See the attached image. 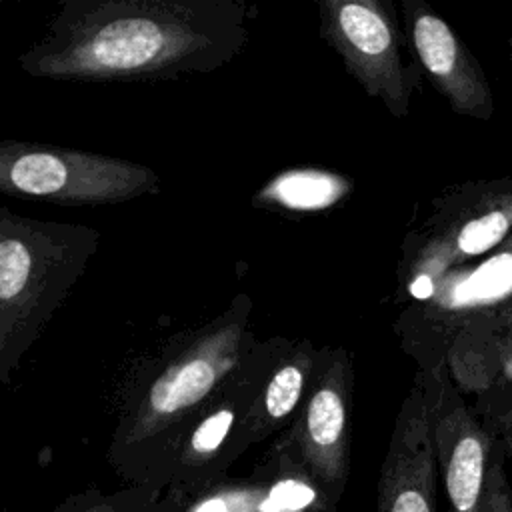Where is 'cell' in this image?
<instances>
[{
    "mask_svg": "<svg viewBox=\"0 0 512 512\" xmlns=\"http://www.w3.org/2000/svg\"><path fill=\"white\" fill-rule=\"evenodd\" d=\"M96 238L0 210V382L82 274Z\"/></svg>",
    "mask_w": 512,
    "mask_h": 512,
    "instance_id": "3",
    "label": "cell"
},
{
    "mask_svg": "<svg viewBox=\"0 0 512 512\" xmlns=\"http://www.w3.org/2000/svg\"><path fill=\"white\" fill-rule=\"evenodd\" d=\"M406 30L418 64L456 114L488 120L494 96L476 56L452 26L420 0L404 2Z\"/></svg>",
    "mask_w": 512,
    "mask_h": 512,
    "instance_id": "11",
    "label": "cell"
},
{
    "mask_svg": "<svg viewBox=\"0 0 512 512\" xmlns=\"http://www.w3.org/2000/svg\"><path fill=\"white\" fill-rule=\"evenodd\" d=\"M326 512H334V508H330V510H328V508H326Z\"/></svg>",
    "mask_w": 512,
    "mask_h": 512,
    "instance_id": "20",
    "label": "cell"
},
{
    "mask_svg": "<svg viewBox=\"0 0 512 512\" xmlns=\"http://www.w3.org/2000/svg\"><path fill=\"white\" fill-rule=\"evenodd\" d=\"M142 512H172V506H162V508H160V504L152 502V504H148Z\"/></svg>",
    "mask_w": 512,
    "mask_h": 512,
    "instance_id": "18",
    "label": "cell"
},
{
    "mask_svg": "<svg viewBox=\"0 0 512 512\" xmlns=\"http://www.w3.org/2000/svg\"><path fill=\"white\" fill-rule=\"evenodd\" d=\"M156 188V174L140 164L54 146L0 144V192L60 204H108Z\"/></svg>",
    "mask_w": 512,
    "mask_h": 512,
    "instance_id": "5",
    "label": "cell"
},
{
    "mask_svg": "<svg viewBox=\"0 0 512 512\" xmlns=\"http://www.w3.org/2000/svg\"><path fill=\"white\" fill-rule=\"evenodd\" d=\"M500 454L492 452V462L488 468L484 494L478 512H512V490L502 466Z\"/></svg>",
    "mask_w": 512,
    "mask_h": 512,
    "instance_id": "16",
    "label": "cell"
},
{
    "mask_svg": "<svg viewBox=\"0 0 512 512\" xmlns=\"http://www.w3.org/2000/svg\"><path fill=\"white\" fill-rule=\"evenodd\" d=\"M308 386L304 406L282 448L334 508L350 472L352 366L346 350H318Z\"/></svg>",
    "mask_w": 512,
    "mask_h": 512,
    "instance_id": "8",
    "label": "cell"
},
{
    "mask_svg": "<svg viewBox=\"0 0 512 512\" xmlns=\"http://www.w3.org/2000/svg\"><path fill=\"white\" fill-rule=\"evenodd\" d=\"M496 432L502 434V438H504V450H506L508 458L512 460V408H510V410L506 412V416L500 420Z\"/></svg>",
    "mask_w": 512,
    "mask_h": 512,
    "instance_id": "17",
    "label": "cell"
},
{
    "mask_svg": "<svg viewBox=\"0 0 512 512\" xmlns=\"http://www.w3.org/2000/svg\"><path fill=\"white\" fill-rule=\"evenodd\" d=\"M506 304H512V232L486 258L448 272L426 302L408 310V316L402 318L408 328L404 338H412L424 328L432 348L440 346L438 360H442L458 334L478 322L504 316ZM430 350L422 366L428 362Z\"/></svg>",
    "mask_w": 512,
    "mask_h": 512,
    "instance_id": "10",
    "label": "cell"
},
{
    "mask_svg": "<svg viewBox=\"0 0 512 512\" xmlns=\"http://www.w3.org/2000/svg\"><path fill=\"white\" fill-rule=\"evenodd\" d=\"M154 492L146 488H126L116 494L88 490L62 502L54 512H140L154 502Z\"/></svg>",
    "mask_w": 512,
    "mask_h": 512,
    "instance_id": "15",
    "label": "cell"
},
{
    "mask_svg": "<svg viewBox=\"0 0 512 512\" xmlns=\"http://www.w3.org/2000/svg\"><path fill=\"white\" fill-rule=\"evenodd\" d=\"M2 512H12V510H2Z\"/></svg>",
    "mask_w": 512,
    "mask_h": 512,
    "instance_id": "21",
    "label": "cell"
},
{
    "mask_svg": "<svg viewBox=\"0 0 512 512\" xmlns=\"http://www.w3.org/2000/svg\"><path fill=\"white\" fill-rule=\"evenodd\" d=\"M286 346V340L254 344L210 406L178 442L166 466L162 488L168 486L178 496L204 490L240 456L242 424Z\"/></svg>",
    "mask_w": 512,
    "mask_h": 512,
    "instance_id": "6",
    "label": "cell"
},
{
    "mask_svg": "<svg viewBox=\"0 0 512 512\" xmlns=\"http://www.w3.org/2000/svg\"><path fill=\"white\" fill-rule=\"evenodd\" d=\"M508 48H510V54H512V38L508 40Z\"/></svg>",
    "mask_w": 512,
    "mask_h": 512,
    "instance_id": "19",
    "label": "cell"
},
{
    "mask_svg": "<svg viewBox=\"0 0 512 512\" xmlns=\"http://www.w3.org/2000/svg\"><path fill=\"white\" fill-rule=\"evenodd\" d=\"M426 416L452 512H478L494 452V434L468 410L454 388L448 362L420 370Z\"/></svg>",
    "mask_w": 512,
    "mask_h": 512,
    "instance_id": "9",
    "label": "cell"
},
{
    "mask_svg": "<svg viewBox=\"0 0 512 512\" xmlns=\"http://www.w3.org/2000/svg\"><path fill=\"white\" fill-rule=\"evenodd\" d=\"M250 310V298H236L168 358L120 420L110 460L134 486L154 494L162 488L178 442L256 344L248 332Z\"/></svg>",
    "mask_w": 512,
    "mask_h": 512,
    "instance_id": "2",
    "label": "cell"
},
{
    "mask_svg": "<svg viewBox=\"0 0 512 512\" xmlns=\"http://www.w3.org/2000/svg\"><path fill=\"white\" fill-rule=\"evenodd\" d=\"M316 358L318 350L306 340L296 344L288 342L242 424L238 438L240 454L276 432L294 414L312 378Z\"/></svg>",
    "mask_w": 512,
    "mask_h": 512,
    "instance_id": "13",
    "label": "cell"
},
{
    "mask_svg": "<svg viewBox=\"0 0 512 512\" xmlns=\"http://www.w3.org/2000/svg\"><path fill=\"white\" fill-rule=\"evenodd\" d=\"M352 190L344 174L322 168H290L270 178L256 194V204L282 212H320L342 202Z\"/></svg>",
    "mask_w": 512,
    "mask_h": 512,
    "instance_id": "14",
    "label": "cell"
},
{
    "mask_svg": "<svg viewBox=\"0 0 512 512\" xmlns=\"http://www.w3.org/2000/svg\"><path fill=\"white\" fill-rule=\"evenodd\" d=\"M512 232V176L448 190L404 240L398 280L414 302H426L440 280L500 246Z\"/></svg>",
    "mask_w": 512,
    "mask_h": 512,
    "instance_id": "4",
    "label": "cell"
},
{
    "mask_svg": "<svg viewBox=\"0 0 512 512\" xmlns=\"http://www.w3.org/2000/svg\"><path fill=\"white\" fill-rule=\"evenodd\" d=\"M438 464L420 374L396 416L380 468L376 512H438Z\"/></svg>",
    "mask_w": 512,
    "mask_h": 512,
    "instance_id": "12",
    "label": "cell"
},
{
    "mask_svg": "<svg viewBox=\"0 0 512 512\" xmlns=\"http://www.w3.org/2000/svg\"><path fill=\"white\" fill-rule=\"evenodd\" d=\"M246 6L230 0L68 2L20 66L80 80L170 78L232 60L248 40Z\"/></svg>",
    "mask_w": 512,
    "mask_h": 512,
    "instance_id": "1",
    "label": "cell"
},
{
    "mask_svg": "<svg viewBox=\"0 0 512 512\" xmlns=\"http://www.w3.org/2000/svg\"><path fill=\"white\" fill-rule=\"evenodd\" d=\"M320 36L340 54L350 76L390 114L410 110L414 78L402 60L392 6L382 0H322Z\"/></svg>",
    "mask_w": 512,
    "mask_h": 512,
    "instance_id": "7",
    "label": "cell"
}]
</instances>
